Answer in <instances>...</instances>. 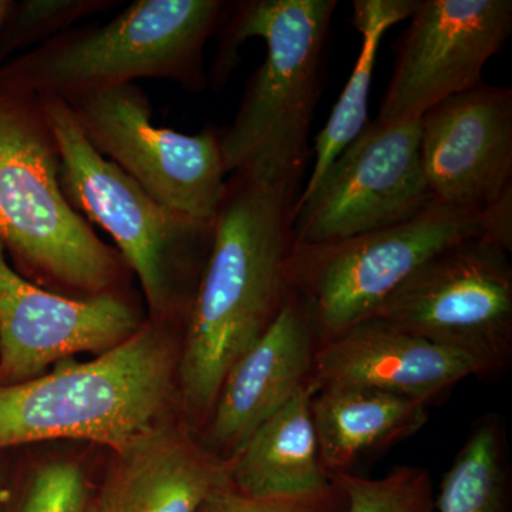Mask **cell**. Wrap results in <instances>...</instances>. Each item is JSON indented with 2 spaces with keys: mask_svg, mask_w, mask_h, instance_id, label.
<instances>
[{
  "mask_svg": "<svg viewBox=\"0 0 512 512\" xmlns=\"http://www.w3.org/2000/svg\"><path fill=\"white\" fill-rule=\"evenodd\" d=\"M9 488L6 487L5 477L0 473V512L5 511L6 501H8L9 497Z\"/></svg>",
  "mask_w": 512,
  "mask_h": 512,
  "instance_id": "cell-25",
  "label": "cell"
},
{
  "mask_svg": "<svg viewBox=\"0 0 512 512\" xmlns=\"http://www.w3.org/2000/svg\"><path fill=\"white\" fill-rule=\"evenodd\" d=\"M66 103L94 150L154 200L194 220H215L228 181L221 131L208 127L191 136L156 126L150 100L136 83Z\"/></svg>",
  "mask_w": 512,
  "mask_h": 512,
  "instance_id": "cell-9",
  "label": "cell"
},
{
  "mask_svg": "<svg viewBox=\"0 0 512 512\" xmlns=\"http://www.w3.org/2000/svg\"><path fill=\"white\" fill-rule=\"evenodd\" d=\"M12 5L13 3L8 2V0H0V32H2L3 26H5Z\"/></svg>",
  "mask_w": 512,
  "mask_h": 512,
  "instance_id": "cell-26",
  "label": "cell"
},
{
  "mask_svg": "<svg viewBox=\"0 0 512 512\" xmlns=\"http://www.w3.org/2000/svg\"><path fill=\"white\" fill-rule=\"evenodd\" d=\"M434 200L468 211L512 204V90L481 83L420 117Z\"/></svg>",
  "mask_w": 512,
  "mask_h": 512,
  "instance_id": "cell-13",
  "label": "cell"
},
{
  "mask_svg": "<svg viewBox=\"0 0 512 512\" xmlns=\"http://www.w3.org/2000/svg\"><path fill=\"white\" fill-rule=\"evenodd\" d=\"M511 251L488 237L461 239L431 256L372 318L466 359L480 379L512 363Z\"/></svg>",
  "mask_w": 512,
  "mask_h": 512,
  "instance_id": "cell-8",
  "label": "cell"
},
{
  "mask_svg": "<svg viewBox=\"0 0 512 512\" xmlns=\"http://www.w3.org/2000/svg\"><path fill=\"white\" fill-rule=\"evenodd\" d=\"M311 412L320 458L332 478L353 473L363 458L419 433L429 421L430 406L379 390L333 387L313 393Z\"/></svg>",
  "mask_w": 512,
  "mask_h": 512,
  "instance_id": "cell-17",
  "label": "cell"
},
{
  "mask_svg": "<svg viewBox=\"0 0 512 512\" xmlns=\"http://www.w3.org/2000/svg\"><path fill=\"white\" fill-rule=\"evenodd\" d=\"M420 119L367 124L293 208L295 244L338 241L400 224L434 202Z\"/></svg>",
  "mask_w": 512,
  "mask_h": 512,
  "instance_id": "cell-10",
  "label": "cell"
},
{
  "mask_svg": "<svg viewBox=\"0 0 512 512\" xmlns=\"http://www.w3.org/2000/svg\"><path fill=\"white\" fill-rule=\"evenodd\" d=\"M96 488L86 468L72 458H49L30 468L3 512H87Z\"/></svg>",
  "mask_w": 512,
  "mask_h": 512,
  "instance_id": "cell-22",
  "label": "cell"
},
{
  "mask_svg": "<svg viewBox=\"0 0 512 512\" xmlns=\"http://www.w3.org/2000/svg\"><path fill=\"white\" fill-rule=\"evenodd\" d=\"M473 237L494 239L512 251V204L468 211L434 201L392 227L322 244L293 242L286 278L325 342L372 318L431 256Z\"/></svg>",
  "mask_w": 512,
  "mask_h": 512,
  "instance_id": "cell-7",
  "label": "cell"
},
{
  "mask_svg": "<svg viewBox=\"0 0 512 512\" xmlns=\"http://www.w3.org/2000/svg\"><path fill=\"white\" fill-rule=\"evenodd\" d=\"M352 5L353 23L362 35L360 55L328 123L315 137L311 150L315 154L313 171L299 197L316 187L330 164L369 124L370 89L384 33L396 23L410 19L419 0H355Z\"/></svg>",
  "mask_w": 512,
  "mask_h": 512,
  "instance_id": "cell-19",
  "label": "cell"
},
{
  "mask_svg": "<svg viewBox=\"0 0 512 512\" xmlns=\"http://www.w3.org/2000/svg\"><path fill=\"white\" fill-rule=\"evenodd\" d=\"M148 320L127 292L73 298L33 284L0 242V384L28 382L80 353L99 356Z\"/></svg>",
  "mask_w": 512,
  "mask_h": 512,
  "instance_id": "cell-12",
  "label": "cell"
},
{
  "mask_svg": "<svg viewBox=\"0 0 512 512\" xmlns=\"http://www.w3.org/2000/svg\"><path fill=\"white\" fill-rule=\"evenodd\" d=\"M231 175L181 340V414L195 436L229 369L274 325L291 293L286 261L298 198Z\"/></svg>",
  "mask_w": 512,
  "mask_h": 512,
  "instance_id": "cell-1",
  "label": "cell"
},
{
  "mask_svg": "<svg viewBox=\"0 0 512 512\" xmlns=\"http://www.w3.org/2000/svg\"><path fill=\"white\" fill-rule=\"evenodd\" d=\"M348 501L335 483L312 493L254 497L239 493L231 481L214 491L198 512H346Z\"/></svg>",
  "mask_w": 512,
  "mask_h": 512,
  "instance_id": "cell-24",
  "label": "cell"
},
{
  "mask_svg": "<svg viewBox=\"0 0 512 512\" xmlns=\"http://www.w3.org/2000/svg\"><path fill=\"white\" fill-rule=\"evenodd\" d=\"M228 3L136 0L104 25L70 29L37 47L10 67L0 86L64 101L143 79L202 92L205 46Z\"/></svg>",
  "mask_w": 512,
  "mask_h": 512,
  "instance_id": "cell-6",
  "label": "cell"
},
{
  "mask_svg": "<svg viewBox=\"0 0 512 512\" xmlns=\"http://www.w3.org/2000/svg\"><path fill=\"white\" fill-rule=\"evenodd\" d=\"M0 242L49 291H124L128 266L70 204L42 100L0 86Z\"/></svg>",
  "mask_w": 512,
  "mask_h": 512,
  "instance_id": "cell-4",
  "label": "cell"
},
{
  "mask_svg": "<svg viewBox=\"0 0 512 512\" xmlns=\"http://www.w3.org/2000/svg\"><path fill=\"white\" fill-rule=\"evenodd\" d=\"M319 345L308 306L291 291L274 325L222 380L210 417L197 434L205 450L225 463L232 460L269 417L311 386Z\"/></svg>",
  "mask_w": 512,
  "mask_h": 512,
  "instance_id": "cell-14",
  "label": "cell"
},
{
  "mask_svg": "<svg viewBox=\"0 0 512 512\" xmlns=\"http://www.w3.org/2000/svg\"><path fill=\"white\" fill-rule=\"evenodd\" d=\"M94 494H96V491H94ZM87 512H101L99 508V504H97L96 497L92 498V503H90L89 511Z\"/></svg>",
  "mask_w": 512,
  "mask_h": 512,
  "instance_id": "cell-27",
  "label": "cell"
},
{
  "mask_svg": "<svg viewBox=\"0 0 512 512\" xmlns=\"http://www.w3.org/2000/svg\"><path fill=\"white\" fill-rule=\"evenodd\" d=\"M436 511L512 512L510 441L500 414H485L471 427L441 481Z\"/></svg>",
  "mask_w": 512,
  "mask_h": 512,
  "instance_id": "cell-20",
  "label": "cell"
},
{
  "mask_svg": "<svg viewBox=\"0 0 512 512\" xmlns=\"http://www.w3.org/2000/svg\"><path fill=\"white\" fill-rule=\"evenodd\" d=\"M338 0L228 3L221 45L208 80L224 87L239 47L256 37L265 60L247 84L231 126L221 131L228 174L299 198L311 157V128L325 82L326 46Z\"/></svg>",
  "mask_w": 512,
  "mask_h": 512,
  "instance_id": "cell-2",
  "label": "cell"
},
{
  "mask_svg": "<svg viewBox=\"0 0 512 512\" xmlns=\"http://www.w3.org/2000/svg\"><path fill=\"white\" fill-rule=\"evenodd\" d=\"M228 483V463L180 420L114 454L94 497L101 512H198Z\"/></svg>",
  "mask_w": 512,
  "mask_h": 512,
  "instance_id": "cell-16",
  "label": "cell"
},
{
  "mask_svg": "<svg viewBox=\"0 0 512 512\" xmlns=\"http://www.w3.org/2000/svg\"><path fill=\"white\" fill-rule=\"evenodd\" d=\"M70 204L104 229L137 276L151 320L185 322L210 254L214 221L165 207L84 137L69 104L42 97Z\"/></svg>",
  "mask_w": 512,
  "mask_h": 512,
  "instance_id": "cell-5",
  "label": "cell"
},
{
  "mask_svg": "<svg viewBox=\"0 0 512 512\" xmlns=\"http://www.w3.org/2000/svg\"><path fill=\"white\" fill-rule=\"evenodd\" d=\"M183 328L181 322L148 319L136 335L90 362L64 360L36 379L0 384V450L80 440L116 454L183 420Z\"/></svg>",
  "mask_w": 512,
  "mask_h": 512,
  "instance_id": "cell-3",
  "label": "cell"
},
{
  "mask_svg": "<svg viewBox=\"0 0 512 512\" xmlns=\"http://www.w3.org/2000/svg\"><path fill=\"white\" fill-rule=\"evenodd\" d=\"M476 370L466 359L386 320L370 318L320 342L313 393L359 387L439 404Z\"/></svg>",
  "mask_w": 512,
  "mask_h": 512,
  "instance_id": "cell-15",
  "label": "cell"
},
{
  "mask_svg": "<svg viewBox=\"0 0 512 512\" xmlns=\"http://www.w3.org/2000/svg\"><path fill=\"white\" fill-rule=\"evenodd\" d=\"M119 0H26L13 16V45L40 46L73 29L79 20L119 5Z\"/></svg>",
  "mask_w": 512,
  "mask_h": 512,
  "instance_id": "cell-23",
  "label": "cell"
},
{
  "mask_svg": "<svg viewBox=\"0 0 512 512\" xmlns=\"http://www.w3.org/2000/svg\"><path fill=\"white\" fill-rule=\"evenodd\" d=\"M511 33V0H419L394 43L377 120L420 119L440 101L484 83L485 64Z\"/></svg>",
  "mask_w": 512,
  "mask_h": 512,
  "instance_id": "cell-11",
  "label": "cell"
},
{
  "mask_svg": "<svg viewBox=\"0 0 512 512\" xmlns=\"http://www.w3.org/2000/svg\"><path fill=\"white\" fill-rule=\"evenodd\" d=\"M312 396L311 386L302 387L228 461L229 481L235 490L254 497H276L312 493L332 484L320 458Z\"/></svg>",
  "mask_w": 512,
  "mask_h": 512,
  "instance_id": "cell-18",
  "label": "cell"
},
{
  "mask_svg": "<svg viewBox=\"0 0 512 512\" xmlns=\"http://www.w3.org/2000/svg\"><path fill=\"white\" fill-rule=\"evenodd\" d=\"M332 481L345 494L346 512H437L433 478L423 467L399 466L382 478L336 474Z\"/></svg>",
  "mask_w": 512,
  "mask_h": 512,
  "instance_id": "cell-21",
  "label": "cell"
}]
</instances>
